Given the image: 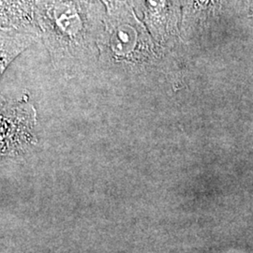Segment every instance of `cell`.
Wrapping results in <instances>:
<instances>
[{"label":"cell","instance_id":"6da1fadb","mask_svg":"<svg viewBox=\"0 0 253 253\" xmlns=\"http://www.w3.org/2000/svg\"><path fill=\"white\" fill-rule=\"evenodd\" d=\"M137 33L135 29L127 25L118 27L111 39V46L118 54H129L135 48Z\"/></svg>","mask_w":253,"mask_h":253},{"label":"cell","instance_id":"7a4b0ae2","mask_svg":"<svg viewBox=\"0 0 253 253\" xmlns=\"http://www.w3.org/2000/svg\"><path fill=\"white\" fill-rule=\"evenodd\" d=\"M148 2H149V4H150L153 8L157 9V8L163 7L164 0H148Z\"/></svg>","mask_w":253,"mask_h":253}]
</instances>
